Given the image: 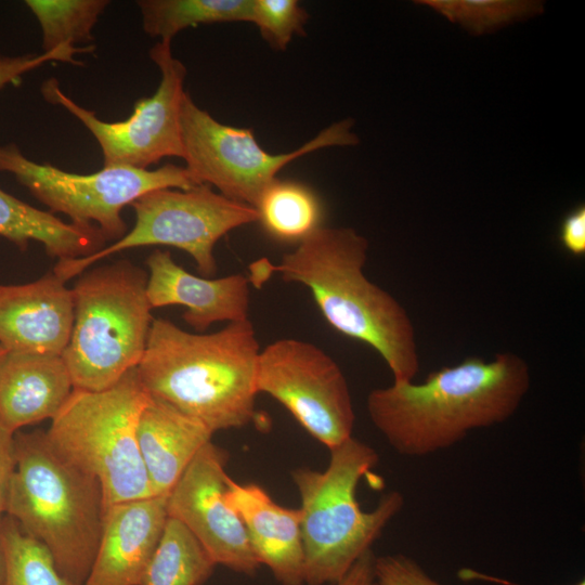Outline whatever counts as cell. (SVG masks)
<instances>
[{
  "instance_id": "6da1fadb",
  "label": "cell",
  "mask_w": 585,
  "mask_h": 585,
  "mask_svg": "<svg viewBox=\"0 0 585 585\" xmlns=\"http://www.w3.org/2000/svg\"><path fill=\"white\" fill-rule=\"evenodd\" d=\"M530 385L528 363L514 352H499L490 361L472 356L442 367L424 382L373 389L366 408L396 453L420 457L459 443L472 430L503 424Z\"/></svg>"
},
{
  "instance_id": "7a4b0ae2",
  "label": "cell",
  "mask_w": 585,
  "mask_h": 585,
  "mask_svg": "<svg viewBox=\"0 0 585 585\" xmlns=\"http://www.w3.org/2000/svg\"><path fill=\"white\" fill-rule=\"evenodd\" d=\"M367 251V239L354 229L320 226L264 268L306 286L327 323L372 347L393 381H412L419 370L414 325L404 307L366 277Z\"/></svg>"
},
{
  "instance_id": "3957f363",
  "label": "cell",
  "mask_w": 585,
  "mask_h": 585,
  "mask_svg": "<svg viewBox=\"0 0 585 585\" xmlns=\"http://www.w3.org/2000/svg\"><path fill=\"white\" fill-rule=\"evenodd\" d=\"M261 349L250 320L210 334L154 318L136 370L146 392L197 419L213 433L256 418Z\"/></svg>"
},
{
  "instance_id": "277c9868",
  "label": "cell",
  "mask_w": 585,
  "mask_h": 585,
  "mask_svg": "<svg viewBox=\"0 0 585 585\" xmlns=\"http://www.w3.org/2000/svg\"><path fill=\"white\" fill-rule=\"evenodd\" d=\"M14 444L16 467L5 515L47 547L63 576L83 585L102 532V486L62 457L44 431H16Z\"/></svg>"
},
{
  "instance_id": "5b68a950",
  "label": "cell",
  "mask_w": 585,
  "mask_h": 585,
  "mask_svg": "<svg viewBox=\"0 0 585 585\" xmlns=\"http://www.w3.org/2000/svg\"><path fill=\"white\" fill-rule=\"evenodd\" d=\"M329 451L325 470L299 467L291 471L301 500L307 585L337 584L404 505L402 494L391 491L373 510L364 511L356 487L377 465L378 454L353 435Z\"/></svg>"
},
{
  "instance_id": "8992f818",
  "label": "cell",
  "mask_w": 585,
  "mask_h": 585,
  "mask_svg": "<svg viewBox=\"0 0 585 585\" xmlns=\"http://www.w3.org/2000/svg\"><path fill=\"white\" fill-rule=\"evenodd\" d=\"M72 288L74 323L62 358L74 388L107 389L138 367L153 316L148 274L128 260L95 268Z\"/></svg>"
},
{
  "instance_id": "52a82bcc",
  "label": "cell",
  "mask_w": 585,
  "mask_h": 585,
  "mask_svg": "<svg viewBox=\"0 0 585 585\" xmlns=\"http://www.w3.org/2000/svg\"><path fill=\"white\" fill-rule=\"evenodd\" d=\"M148 398L135 367L107 389L74 388L46 431L62 457L100 482L105 508L155 496L136 440L138 419Z\"/></svg>"
},
{
  "instance_id": "ba28073f",
  "label": "cell",
  "mask_w": 585,
  "mask_h": 585,
  "mask_svg": "<svg viewBox=\"0 0 585 585\" xmlns=\"http://www.w3.org/2000/svg\"><path fill=\"white\" fill-rule=\"evenodd\" d=\"M130 206L135 213L132 230L90 256L58 260L52 272L66 282L112 253L164 245L187 252L199 273L209 277L218 270L213 250L219 239L239 226L258 222L255 207L230 199L207 184L151 191Z\"/></svg>"
},
{
  "instance_id": "9c48e42d",
  "label": "cell",
  "mask_w": 585,
  "mask_h": 585,
  "mask_svg": "<svg viewBox=\"0 0 585 585\" xmlns=\"http://www.w3.org/2000/svg\"><path fill=\"white\" fill-rule=\"evenodd\" d=\"M0 172L12 173L35 198L78 225H95L106 240L127 233L121 210L159 188L187 190L199 185L185 167L158 169L107 166L91 174L64 171L27 158L15 143L0 145Z\"/></svg>"
},
{
  "instance_id": "30bf717a",
  "label": "cell",
  "mask_w": 585,
  "mask_h": 585,
  "mask_svg": "<svg viewBox=\"0 0 585 585\" xmlns=\"http://www.w3.org/2000/svg\"><path fill=\"white\" fill-rule=\"evenodd\" d=\"M180 119L185 168L196 182L214 186L221 195L251 207L289 162L324 147L359 142L351 131L353 120L348 118L326 127L291 152L271 154L261 147L251 129L219 122L186 91Z\"/></svg>"
},
{
  "instance_id": "8fae6325",
  "label": "cell",
  "mask_w": 585,
  "mask_h": 585,
  "mask_svg": "<svg viewBox=\"0 0 585 585\" xmlns=\"http://www.w3.org/2000/svg\"><path fill=\"white\" fill-rule=\"evenodd\" d=\"M150 57L160 72L158 88L152 96L139 99L131 115L121 121L99 119L93 110L62 92L54 78L41 86L46 101L63 106L92 133L102 150L104 167L148 169L165 157L183 158L180 117L186 68L173 56L171 42H157Z\"/></svg>"
},
{
  "instance_id": "7c38bea8",
  "label": "cell",
  "mask_w": 585,
  "mask_h": 585,
  "mask_svg": "<svg viewBox=\"0 0 585 585\" xmlns=\"http://www.w3.org/2000/svg\"><path fill=\"white\" fill-rule=\"evenodd\" d=\"M256 387L329 450L352 437L355 413L348 381L316 344L296 338L268 344L259 353Z\"/></svg>"
},
{
  "instance_id": "4fadbf2b",
  "label": "cell",
  "mask_w": 585,
  "mask_h": 585,
  "mask_svg": "<svg viewBox=\"0 0 585 585\" xmlns=\"http://www.w3.org/2000/svg\"><path fill=\"white\" fill-rule=\"evenodd\" d=\"M227 458L225 450L207 443L167 495L168 517L194 535L216 566L252 575L260 563L240 518L224 498Z\"/></svg>"
},
{
  "instance_id": "5bb4252c",
  "label": "cell",
  "mask_w": 585,
  "mask_h": 585,
  "mask_svg": "<svg viewBox=\"0 0 585 585\" xmlns=\"http://www.w3.org/2000/svg\"><path fill=\"white\" fill-rule=\"evenodd\" d=\"M73 323L72 289L53 272L27 284H0V346L5 351L62 355Z\"/></svg>"
},
{
  "instance_id": "9a60e30c",
  "label": "cell",
  "mask_w": 585,
  "mask_h": 585,
  "mask_svg": "<svg viewBox=\"0 0 585 585\" xmlns=\"http://www.w3.org/2000/svg\"><path fill=\"white\" fill-rule=\"evenodd\" d=\"M168 520L167 496L109 505L83 585H140Z\"/></svg>"
},
{
  "instance_id": "2e32d148",
  "label": "cell",
  "mask_w": 585,
  "mask_h": 585,
  "mask_svg": "<svg viewBox=\"0 0 585 585\" xmlns=\"http://www.w3.org/2000/svg\"><path fill=\"white\" fill-rule=\"evenodd\" d=\"M146 264L152 309L183 306V320L199 333L213 323L249 320V277L240 273L219 278L196 276L177 264L170 251L160 249L148 256Z\"/></svg>"
},
{
  "instance_id": "e0dca14e",
  "label": "cell",
  "mask_w": 585,
  "mask_h": 585,
  "mask_svg": "<svg viewBox=\"0 0 585 585\" xmlns=\"http://www.w3.org/2000/svg\"><path fill=\"white\" fill-rule=\"evenodd\" d=\"M226 504L240 518L252 552L282 585L304 584L301 511L277 504L256 483H239L227 476Z\"/></svg>"
},
{
  "instance_id": "ac0fdd59",
  "label": "cell",
  "mask_w": 585,
  "mask_h": 585,
  "mask_svg": "<svg viewBox=\"0 0 585 585\" xmlns=\"http://www.w3.org/2000/svg\"><path fill=\"white\" fill-rule=\"evenodd\" d=\"M73 390L62 355L5 350L0 354V422L14 433L52 419Z\"/></svg>"
},
{
  "instance_id": "d6986e66",
  "label": "cell",
  "mask_w": 585,
  "mask_h": 585,
  "mask_svg": "<svg viewBox=\"0 0 585 585\" xmlns=\"http://www.w3.org/2000/svg\"><path fill=\"white\" fill-rule=\"evenodd\" d=\"M213 432L197 419L150 395L142 408L136 440L155 496H167Z\"/></svg>"
},
{
  "instance_id": "ffe728a7",
  "label": "cell",
  "mask_w": 585,
  "mask_h": 585,
  "mask_svg": "<svg viewBox=\"0 0 585 585\" xmlns=\"http://www.w3.org/2000/svg\"><path fill=\"white\" fill-rule=\"evenodd\" d=\"M0 236L25 249L30 240L43 245L58 260L90 256L104 248L106 239L95 225L64 222L50 211L37 209L0 186Z\"/></svg>"
},
{
  "instance_id": "44dd1931",
  "label": "cell",
  "mask_w": 585,
  "mask_h": 585,
  "mask_svg": "<svg viewBox=\"0 0 585 585\" xmlns=\"http://www.w3.org/2000/svg\"><path fill=\"white\" fill-rule=\"evenodd\" d=\"M144 31L171 42L181 30L200 24L251 23L253 0H139Z\"/></svg>"
},
{
  "instance_id": "7402d4cb",
  "label": "cell",
  "mask_w": 585,
  "mask_h": 585,
  "mask_svg": "<svg viewBox=\"0 0 585 585\" xmlns=\"http://www.w3.org/2000/svg\"><path fill=\"white\" fill-rule=\"evenodd\" d=\"M216 563L178 520L168 517L140 585H203Z\"/></svg>"
},
{
  "instance_id": "603a6c76",
  "label": "cell",
  "mask_w": 585,
  "mask_h": 585,
  "mask_svg": "<svg viewBox=\"0 0 585 585\" xmlns=\"http://www.w3.org/2000/svg\"><path fill=\"white\" fill-rule=\"evenodd\" d=\"M255 208L258 222L280 240L299 243L321 226L320 200L310 187L299 182L274 180Z\"/></svg>"
},
{
  "instance_id": "cb8c5ba5",
  "label": "cell",
  "mask_w": 585,
  "mask_h": 585,
  "mask_svg": "<svg viewBox=\"0 0 585 585\" xmlns=\"http://www.w3.org/2000/svg\"><path fill=\"white\" fill-rule=\"evenodd\" d=\"M107 0H26L42 31L43 52L94 39L92 30Z\"/></svg>"
},
{
  "instance_id": "d4e9b609",
  "label": "cell",
  "mask_w": 585,
  "mask_h": 585,
  "mask_svg": "<svg viewBox=\"0 0 585 585\" xmlns=\"http://www.w3.org/2000/svg\"><path fill=\"white\" fill-rule=\"evenodd\" d=\"M4 585H75L58 571L51 552L12 517L0 519Z\"/></svg>"
},
{
  "instance_id": "484cf974",
  "label": "cell",
  "mask_w": 585,
  "mask_h": 585,
  "mask_svg": "<svg viewBox=\"0 0 585 585\" xmlns=\"http://www.w3.org/2000/svg\"><path fill=\"white\" fill-rule=\"evenodd\" d=\"M476 35L533 16L543 5L531 0H421L417 1Z\"/></svg>"
},
{
  "instance_id": "4316f807",
  "label": "cell",
  "mask_w": 585,
  "mask_h": 585,
  "mask_svg": "<svg viewBox=\"0 0 585 585\" xmlns=\"http://www.w3.org/2000/svg\"><path fill=\"white\" fill-rule=\"evenodd\" d=\"M309 17L297 0H253L251 23L275 50L284 51L295 35L303 36Z\"/></svg>"
},
{
  "instance_id": "83f0119b",
  "label": "cell",
  "mask_w": 585,
  "mask_h": 585,
  "mask_svg": "<svg viewBox=\"0 0 585 585\" xmlns=\"http://www.w3.org/2000/svg\"><path fill=\"white\" fill-rule=\"evenodd\" d=\"M375 577L377 585H442L402 554L376 557Z\"/></svg>"
},
{
  "instance_id": "f1b7e54d",
  "label": "cell",
  "mask_w": 585,
  "mask_h": 585,
  "mask_svg": "<svg viewBox=\"0 0 585 585\" xmlns=\"http://www.w3.org/2000/svg\"><path fill=\"white\" fill-rule=\"evenodd\" d=\"M86 51H91V49L63 47L41 54L0 55V90L18 82L23 75L50 61L67 62L74 65L81 64L74 58V54Z\"/></svg>"
},
{
  "instance_id": "f546056e",
  "label": "cell",
  "mask_w": 585,
  "mask_h": 585,
  "mask_svg": "<svg viewBox=\"0 0 585 585\" xmlns=\"http://www.w3.org/2000/svg\"><path fill=\"white\" fill-rule=\"evenodd\" d=\"M14 434L0 422V519L6 514L16 467Z\"/></svg>"
},
{
  "instance_id": "4dcf8cb0",
  "label": "cell",
  "mask_w": 585,
  "mask_h": 585,
  "mask_svg": "<svg viewBox=\"0 0 585 585\" xmlns=\"http://www.w3.org/2000/svg\"><path fill=\"white\" fill-rule=\"evenodd\" d=\"M559 239L571 255L580 257L585 253L584 206H577L564 217L559 230Z\"/></svg>"
},
{
  "instance_id": "1f68e13d",
  "label": "cell",
  "mask_w": 585,
  "mask_h": 585,
  "mask_svg": "<svg viewBox=\"0 0 585 585\" xmlns=\"http://www.w3.org/2000/svg\"><path fill=\"white\" fill-rule=\"evenodd\" d=\"M373 550H367L336 585H377Z\"/></svg>"
},
{
  "instance_id": "d6a6232c",
  "label": "cell",
  "mask_w": 585,
  "mask_h": 585,
  "mask_svg": "<svg viewBox=\"0 0 585 585\" xmlns=\"http://www.w3.org/2000/svg\"><path fill=\"white\" fill-rule=\"evenodd\" d=\"M458 577H460L464 581L479 580V581L496 583V584H499V585H519V584H516L514 582H510V581H507V580H504V578H499V577H496V576H492V575H489V574H484L482 572H479V571H476V570H472V569H469V568L460 569L458 571ZM575 585H585V582H584V580H582V581L577 582Z\"/></svg>"
},
{
  "instance_id": "836d02e7",
  "label": "cell",
  "mask_w": 585,
  "mask_h": 585,
  "mask_svg": "<svg viewBox=\"0 0 585 585\" xmlns=\"http://www.w3.org/2000/svg\"><path fill=\"white\" fill-rule=\"evenodd\" d=\"M5 566L2 544L0 540V585H4Z\"/></svg>"
},
{
  "instance_id": "e575fe53",
  "label": "cell",
  "mask_w": 585,
  "mask_h": 585,
  "mask_svg": "<svg viewBox=\"0 0 585 585\" xmlns=\"http://www.w3.org/2000/svg\"><path fill=\"white\" fill-rule=\"evenodd\" d=\"M4 351V349L0 346V354Z\"/></svg>"
}]
</instances>
